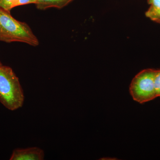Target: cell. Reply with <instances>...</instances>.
Segmentation results:
<instances>
[{"label": "cell", "instance_id": "6da1fadb", "mask_svg": "<svg viewBox=\"0 0 160 160\" xmlns=\"http://www.w3.org/2000/svg\"><path fill=\"white\" fill-rule=\"evenodd\" d=\"M0 42H19L37 46L39 42L28 24L12 16L9 12L0 8Z\"/></svg>", "mask_w": 160, "mask_h": 160}, {"label": "cell", "instance_id": "7a4b0ae2", "mask_svg": "<svg viewBox=\"0 0 160 160\" xmlns=\"http://www.w3.org/2000/svg\"><path fill=\"white\" fill-rule=\"evenodd\" d=\"M22 88L19 80L11 68L0 67V102L11 111L19 109L24 103Z\"/></svg>", "mask_w": 160, "mask_h": 160}, {"label": "cell", "instance_id": "3957f363", "mask_svg": "<svg viewBox=\"0 0 160 160\" xmlns=\"http://www.w3.org/2000/svg\"><path fill=\"white\" fill-rule=\"evenodd\" d=\"M157 72L154 69H144L132 79L129 92L134 101L142 104L157 98L154 86Z\"/></svg>", "mask_w": 160, "mask_h": 160}, {"label": "cell", "instance_id": "277c9868", "mask_svg": "<svg viewBox=\"0 0 160 160\" xmlns=\"http://www.w3.org/2000/svg\"><path fill=\"white\" fill-rule=\"evenodd\" d=\"M44 152L38 147H30L26 149H15L12 152L10 160H42Z\"/></svg>", "mask_w": 160, "mask_h": 160}, {"label": "cell", "instance_id": "5b68a950", "mask_svg": "<svg viewBox=\"0 0 160 160\" xmlns=\"http://www.w3.org/2000/svg\"><path fill=\"white\" fill-rule=\"evenodd\" d=\"M73 0H35L37 8L40 10L54 8L61 9L66 7Z\"/></svg>", "mask_w": 160, "mask_h": 160}, {"label": "cell", "instance_id": "8992f818", "mask_svg": "<svg viewBox=\"0 0 160 160\" xmlns=\"http://www.w3.org/2000/svg\"><path fill=\"white\" fill-rule=\"evenodd\" d=\"M150 5L146 12V17L155 22L160 23V0H147Z\"/></svg>", "mask_w": 160, "mask_h": 160}, {"label": "cell", "instance_id": "52a82bcc", "mask_svg": "<svg viewBox=\"0 0 160 160\" xmlns=\"http://www.w3.org/2000/svg\"><path fill=\"white\" fill-rule=\"evenodd\" d=\"M35 0H0V8L10 12L17 6L35 4Z\"/></svg>", "mask_w": 160, "mask_h": 160}, {"label": "cell", "instance_id": "ba28073f", "mask_svg": "<svg viewBox=\"0 0 160 160\" xmlns=\"http://www.w3.org/2000/svg\"><path fill=\"white\" fill-rule=\"evenodd\" d=\"M154 86L157 97H160V69L157 70L154 79Z\"/></svg>", "mask_w": 160, "mask_h": 160}, {"label": "cell", "instance_id": "9c48e42d", "mask_svg": "<svg viewBox=\"0 0 160 160\" xmlns=\"http://www.w3.org/2000/svg\"><path fill=\"white\" fill-rule=\"evenodd\" d=\"M2 66V63H1V62H0V67H1V66Z\"/></svg>", "mask_w": 160, "mask_h": 160}]
</instances>
